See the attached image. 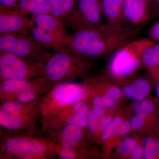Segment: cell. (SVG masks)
<instances>
[{
	"mask_svg": "<svg viewBox=\"0 0 159 159\" xmlns=\"http://www.w3.org/2000/svg\"><path fill=\"white\" fill-rule=\"evenodd\" d=\"M142 27L101 24L93 29L68 34L65 48L84 58H97L113 54L136 39Z\"/></svg>",
	"mask_w": 159,
	"mask_h": 159,
	"instance_id": "6da1fadb",
	"label": "cell"
},
{
	"mask_svg": "<svg viewBox=\"0 0 159 159\" xmlns=\"http://www.w3.org/2000/svg\"><path fill=\"white\" fill-rule=\"evenodd\" d=\"M153 41L150 39H136L116 51L110 63L111 74L119 78L133 74L142 63L143 51Z\"/></svg>",
	"mask_w": 159,
	"mask_h": 159,
	"instance_id": "7a4b0ae2",
	"label": "cell"
},
{
	"mask_svg": "<svg viewBox=\"0 0 159 159\" xmlns=\"http://www.w3.org/2000/svg\"><path fill=\"white\" fill-rule=\"evenodd\" d=\"M0 51L42 63H45L52 54L40 45L30 33L0 34Z\"/></svg>",
	"mask_w": 159,
	"mask_h": 159,
	"instance_id": "3957f363",
	"label": "cell"
},
{
	"mask_svg": "<svg viewBox=\"0 0 159 159\" xmlns=\"http://www.w3.org/2000/svg\"><path fill=\"white\" fill-rule=\"evenodd\" d=\"M88 66L85 58L65 49L51 54L45 63L44 73L48 79L58 81L80 74Z\"/></svg>",
	"mask_w": 159,
	"mask_h": 159,
	"instance_id": "277c9868",
	"label": "cell"
},
{
	"mask_svg": "<svg viewBox=\"0 0 159 159\" xmlns=\"http://www.w3.org/2000/svg\"><path fill=\"white\" fill-rule=\"evenodd\" d=\"M102 0H77L64 21L65 25L74 32L96 28L101 23Z\"/></svg>",
	"mask_w": 159,
	"mask_h": 159,
	"instance_id": "5b68a950",
	"label": "cell"
},
{
	"mask_svg": "<svg viewBox=\"0 0 159 159\" xmlns=\"http://www.w3.org/2000/svg\"><path fill=\"white\" fill-rule=\"evenodd\" d=\"M42 63L0 51V74L5 80H25L44 73Z\"/></svg>",
	"mask_w": 159,
	"mask_h": 159,
	"instance_id": "8992f818",
	"label": "cell"
},
{
	"mask_svg": "<svg viewBox=\"0 0 159 159\" xmlns=\"http://www.w3.org/2000/svg\"><path fill=\"white\" fill-rule=\"evenodd\" d=\"M31 28V18L16 9H0V34H28Z\"/></svg>",
	"mask_w": 159,
	"mask_h": 159,
	"instance_id": "52a82bcc",
	"label": "cell"
},
{
	"mask_svg": "<svg viewBox=\"0 0 159 159\" xmlns=\"http://www.w3.org/2000/svg\"><path fill=\"white\" fill-rule=\"evenodd\" d=\"M123 11L124 19L139 27L148 22L151 16L150 5L146 0H124Z\"/></svg>",
	"mask_w": 159,
	"mask_h": 159,
	"instance_id": "ba28073f",
	"label": "cell"
},
{
	"mask_svg": "<svg viewBox=\"0 0 159 159\" xmlns=\"http://www.w3.org/2000/svg\"><path fill=\"white\" fill-rule=\"evenodd\" d=\"M31 25L39 27L44 31L56 38L63 43L65 42L68 34L66 31L64 23L50 13L32 15Z\"/></svg>",
	"mask_w": 159,
	"mask_h": 159,
	"instance_id": "9c48e42d",
	"label": "cell"
},
{
	"mask_svg": "<svg viewBox=\"0 0 159 159\" xmlns=\"http://www.w3.org/2000/svg\"><path fill=\"white\" fill-rule=\"evenodd\" d=\"M83 89L73 84H65L57 86L53 93V98L60 106H65L77 102L83 98Z\"/></svg>",
	"mask_w": 159,
	"mask_h": 159,
	"instance_id": "30bf717a",
	"label": "cell"
},
{
	"mask_svg": "<svg viewBox=\"0 0 159 159\" xmlns=\"http://www.w3.org/2000/svg\"><path fill=\"white\" fill-rule=\"evenodd\" d=\"M5 148L7 152L13 154L40 153L44 150L43 145L39 142L21 138L9 139Z\"/></svg>",
	"mask_w": 159,
	"mask_h": 159,
	"instance_id": "8fae6325",
	"label": "cell"
},
{
	"mask_svg": "<svg viewBox=\"0 0 159 159\" xmlns=\"http://www.w3.org/2000/svg\"><path fill=\"white\" fill-rule=\"evenodd\" d=\"M30 33L40 45L47 51L57 52L66 49L63 43L39 27L31 25Z\"/></svg>",
	"mask_w": 159,
	"mask_h": 159,
	"instance_id": "7c38bea8",
	"label": "cell"
},
{
	"mask_svg": "<svg viewBox=\"0 0 159 159\" xmlns=\"http://www.w3.org/2000/svg\"><path fill=\"white\" fill-rule=\"evenodd\" d=\"M124 0H102V14L107 23L114 25H123L124 19L123 6Z\"/></svg>",
	"mask_w": 159,
	"mask_h": 159,
	"instance_id": "4fadbf2b",
	"label": "cell"
},
{
	"mask_svg": "<svg viewBox=\"0 0 159 159\" xmlns=\"http://www.w3.org/2000/svg\"><path fill=\"white\" fill-rule=\"evenodd\" d=\"M15 9L27 16L50 13V0H20Z\"/></svg>",
	"mask_w": 159,
	"mask_h": 159,
	"instance_id": "5bb4252c",
	"label": "cell"
},
{
	"mask_svg": "<svg viewBox=\"0 0 159 159\" xmlns=\"http://www.w3.org/2000/svg\"><path fill=\"white\" fill-rule=\"evenodd\" d=\"M142 62L150 70L154 76L159 78V42L153 41L147 46L142 55Z\"/></svg>",
	"mask_w": 159,
	"mask_h": 159,
	"instance_id": "9a60e30c",
	"label": "cell"
},
{
	"mask_svg": "<svg viewBox=\"0 0 159 159\" xmlns=\"http://www.w3.org/2000/svg\"><path fill=\"white\" fill-rule=\"evenodd\" d=\"M151 91L149 83L144 78H139L123 89L125 96L134 100L140 101L145 98Z\"/></svg>",
	"mask_w": 159,
	"mask_h": 159,
	"instance_id": "2e32d148",
	"label": "cell"
},
{
	"mask_svg": "<svg viewBox=\"0 0 159 159\" xmlns=\"http://www.w3.org/2000/svg\"><path fill=\"white\" fill-rule=\"evenodd\" d=\"M77 0H50V14L64 22Z\"/></svg>",
	"mask_w": 159,
	"mask_h": 159,
	"instance_id": "e0dca14e",
	"label": "cell"
},
{
	"mask_svg": "<svg viewBox=\"0 0 159 159\" xmlns=\"http://www.w3.org/2000/svg\"><path fill=\"white\" fill-rule=\"evenodd\" d=\"M79 128L73 124H68L66 126L62 133L63 147L72 148L81 140L83 134Z\"/></svg>",
	"mask_w": 159,
	"mask_h": 159,
	"instance_id": "ac0fdd59",
	"label": "cell"
},
{
	"mask_svg": "<svg viewBox=\"0 0 159 159\" xmlns=\"http://www.w3.org/2000/svg\"><path fill=\"white\" fill-rule=\"evenodd\" d=\"M2 89L6 93H21L31 89V84L26 80H5Z\"/></svg>",
	"mask_w": 159,
	"mask_h": 159,
	"instance_id": "d6986e66",
	"label": "cell"
},
{
	"mask_svg": "<svg viewBox=\"0 0 159 159\" xmlns=\"http://www.w3.org/2000/svg\"><path fill=\"white\" fill-rule=\"evenodd\" d=\"M143 156L146 159L156 158L159 156L157 141L151 137L145 138L143 144Z\"/></svg>",
	"mask_w": 159,
	"mask_h": 159,
	"instance_id": "ffe728a7",
	"label": "cell"
},
{
	"mask_svg": "<svg viewBox=\"0 0 159 159\" xmlns=\"http://www.w3.org/2000/svg\"><path fill=\"white\" fill-rule=\"evenodd\" d=\"M0 120L1 125L8 129H17L21 124L20 118L15 114L4 113L1 112Z\"/></svg>",
	"mask_w": 159,
	"mask_h": 159,
	"instance_id": "44dd1931",
	"label": "cell"
},
{
	"mask_svg": "<svg viewBox=\"0 0 159 159\" xmlns=\"http://www.w3.org/2000/svg\"><path fill=\"white\" fill-rule=\"evenodd\" d=\"M134 109L137 115L145 118L153 112L155 109V106L149 99H142L135 104Z\"/></svg>",
	"mask_w": 159,
	"mask_h": 159,
	"instance_id": "7402d4cb",
	"label": "cell"
},
{
	"mask_svg": "<svg viewBox=\"0 0 159 159\" xmlns=\"http://www.w3.org/2000/svg\"><path fill=\"white\" fill-rule=\"evenodd\" d=\"M122 122V119L120 117H116L112 119L109 124L103 131L102 134V139L103 140H107L114 134H116L119 125Z\"/></svg>",
	"mask_w": 159,
	"mask_h": 159,
	"instance_id": "603a6c76",
	"label": "cell"
},
{
	"mask_svg": "<svg viewBox=\"0 0 159 159\" xmlns=\"http://www.w3.org/2000/svg\"><path fill=\"white\" fill-rule=\"evenodd\" d=\"M137 147V142L134 139L128 138L123 140L119 146V153L122 155L132 152Z\"/></svg>",
	"mask_w": 159,
	"mask_h": 159,
	"instance_id": "cb8c5ba5",
	"label": "cell"
},
{
	"mask_svg": "<svg viewBox=\"0 0 159 159\" xmlns=\"http://www.w3.org/2000/svg\"><path fill=\"white\" fill-rule=\"evenodd\" d=\"M88 116L86 114L74 113V115L67 120L68 124H73L80 128L84 127L87 124Z\"/></svg>",
	"mask_w": 159,
	"mask_h": 159,
	"instance_id": "d4e9b609",
	"label": "cell"
},
{
	"mask_svg": "<svg viewBox=\"0 0 159 159\" xmlns=\"http://www.w3.org/2000/svg\"><path fill=\"white\" fill-rule=\"evenodd\" d=\"M93 102L96 105H99L103 107H112L116 104L115 100L111 98L107 95L97 97L94 99Z\"/></svg>",
	"mask_w": 159,
	"mask_h": 159,
	"instance_id": "484cf974",
	"label": "cell"
},
{
	"mask_svg": "<svg viewBox=\"0 0 159 159\" xmlns=\"http://www.w3.org/2000/svg\"><path fill=\"white\" fill-rule=\"evenodd\" d=\"M20 104L16 102H7L2 106L1 112L7 114H16L20 109Z\"/></svg>",
	"mask_w": 159,
	"mask_h": 159,
	"instance_id": "4316f807",
	"label": "cell"
},
{
	"mask_svg": "<svg viewBox=\"0 0 159 159\" xmlns=\"http://www.w3.org/2000/svg\"><path fill=\"white\" fill-rule=\"evenodd\" d=\"M104 107L99 105H96L91 110L88 115L89 121L97 120L101 119L104 113Z\"/></svg>",
	"mask_w": 159,
	"mask_h": 159,
	"instance_id": "83f0119b",
	"label": "cell"
},
{
	"mask_svg": "<svg viewBox=\"0 0 159 159\" xmlns=\"http://www.w3.org/2000/svg\"><path fill=\"white\" fill-rule=\"evenodd\" d=\"M35 94L31 89L21 92L18 95V100L22 102H28L35 98Z\"/></svg>",
	"mask_w": 159,
	"mask_h": 159,
	"instance_id": "f1b7e54d",
	"label": "cell"
},
{
	"mask_svg": "<svg viewBox=\"0 0 159 159\" xmlns=\"http://www.w3.org/2000/svg\"><path fill=\"white\" fill-rule=\"evenodd\" d=\"M148 35L150 39L159 42V20L151 26L148 31Z\"/></svg>",
	"mask_w": 159,
	"mask_h": 159,
	"instance_id": "f546056e",
	"label": "cell"
},
{
	"mask_svg": "<svg viewBox=\"0 0 159 159\" xmlns=\"http://www.w3.org/2000/svg\"><path fill=\"white\" fill-rule=\"evenodd\" d=\"M145 117L137 115L132 118L130 121V125L132 128L135 130H139L144 125Z\"/></svg>",
	"mask_w": 159,
	"mask_h": 159,
	"instance_id": "4dcf8cb0",
	"label": "cell"
},
{
	"mask_svg": "<svg viewBox=\"0 0 159 159\" xmlns=\"http://www.w3.org/2000/svg\"><path fill=\"white\" fill-rule=\"evenodd\" d=\"M20 1V0H0V9H15Z\"/></svg>",
	"mask_w": 159,
	"mask_h": 159,
	"instance_id": "1f68e13d",
	"label": "cell"
},
{
	"mask_svg": "<svg viewBox=\"0 0 159 159\" xmlns=\"http://www.w3.org/2000/svg\"><path fill=\"white\" fill-rule=\"evenodd\" d=\"M131 125L128 122H122L119 125L116 134L120 136L127 134L130 131Z\"/></svg>",
	"mask_w": 159,
	"mask_h": 159,
	"instance_id": "d6a6232c",
	"label": "cell"
},
{
	"mask_svg": "<svg viewBox=\"0 0 159 159\" xmlns=\"http://www.w3.org/2000/svg\"><path fill=\"white\" fill-rule=\"evenodd\" d=\"M150 10L151 16L159 18V0H151Z\"/></svg>",
	"mask_w": 159,
	"mask_h": 159,
	"instance_id": "836d02e7",
	"label": "cell"
},
{
	"mask_svg": "<svg viewBox=\"0 0 159 159\" xmlns=\"http://www.w3.org/2000/svg\"><path fill=\"white\" fill-rule=\"evenodd\" d=\"M106 95L114 100L119 99L121 95V91L117 87H111L108 89Z\"/></svg>",
	"mask_w": 159,
	"mask_h": 159,
	"instance_id": "e575fe53",
	"label": "cell"
},
{
	"mask_svg": "<svg viewBox=\"0 0 159 159\" xmlns=\"http://www.w3.org/2000/svg\"><path fill=\"white\" fill-rule=\"evenodd\" d=\"M59 155L61 158L64 159H72L74 157V152L71 148L66 147H63Z\"/></svg>",
	"mask_w": 159,
	"mask_h": 159,
	"instance_id": "d590c367",
	"label": "cell"
},
{
	"mask_svg": "<svg viewBox=\"0 0 159 159\" xmlns=\"http://www.w3.org/2000/svg\"><path fill=\"white\" fill-rule=\"evenodd\" d=\"M74 113H83L87 115L88 112V108L87 106L84 102H79L76 103L74 106Z\"/></svg>",
	"mask_w": 159,
	"mask_h": 159,
	"instance_id": "8d00e7d4",
	"label": "cell"
},
{
	"mask_svg": "<svg viewBox=\"0 0 159 159\" xmlns=\"http://www.w3.org/2000/svg\"><path fill=\"white\" fill-rule=\"evenodd\" d=\"M111 120V117L109 116L102 117L99 120L98 128L99 129L104 130L106 127L109 124Z\"/></svg>",
	"mask_w": 159,
	"mask_h": 159,
	"instance_id": "74e56055",
	"label": "cell"
},
{
	"mask_svg": "<svg viewBox=\"0 0 159 159\" xmlns=\"http://www.w3.org/2000/svg\"><path fill=\"white\" fill-rule=\"evenodd\" d=\"M143 155V149L141 147H137L132 152V157L134 159L142 158Z\"/></svg>",
	"mask_w": 159,
	"mask_h": 159,
	"instance_id": "f35d334b",
	"label": "cell"
},
{
	"mask_svg": "<svg viewBox=\"0 0 159 159\" xmlns=\"http://www.w3.org/2000/svg\"><path fill=\"white\" fill-rule=\"evenodd\" d=\"M99 119L97 120L89 121L88 126L89 129L91 131H94L97 129V128H98V124H99Z\"/></svg>",
	"mask_w": 159,
	"mask_h": 159,
	"instance_id": "ab89813d",
	"label": "cell"
},
{
	"mask_svg": "<svg viewBox=\"0 0 159 159\" xmlns=\"http://www.w3.org/2000/svg\"><path fill=\"white\" fill-rule=\"evenodd\" d=\"M156 93L157 97L159 99V78L157 84L156 89Z\"/></svg>",
	"mask_w": 159,
	"mask_h": 159,
	"instance_id": "60d3db41",
	"label": "cell"
},
{
	"mask_svg": "<svg viewBox=\"0 0 159 159\" xmlns=\"http://www.w3.org/2000/svg\"><path fill=\"white\" fill-rule=\"evenodd\" d=\"M157 144L158 150L159 153V140L157 141Z\"/></svg>",
	"mask_w": 159,
	"mask_h": 159,
	"instance_id": "b9f144b4",
	"label": "cell"
},
{
	"mask_svg": "<svg viewBox=\"0 0 159 159\" xmlns=\"http://www.w3.org/2000/svg\"><path fill=\"white\" fill-rule=\"evenodd\" d=\"M146 1H147V2H148L149 3V5H150V2L151 0H146Z\"/></svg>",
	"mask_w": 159,
	"mask_h": 159,
	"instance_id": "7bdbcfd3",
	"label": "cell"
}]
</instances>
